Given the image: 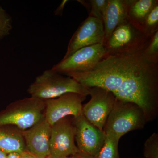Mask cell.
I'll return each instance as SVG.
<instances>
[{"mask_svg":"<svg viewBox=\"0 0 158 158\" xmlns=\"http://www.w3.org/2000/svg\"><path fill=\"white\" fill-rule=\"evenodd\" d=\"M158 70V63L146 60L142 50L130 55L106 56L91 70L77 73L75 78L85 88H102L125 101L141 78Z\"/></svg>","mask_w":158,"mask_h":158,"instance_id":"obj_1","label":"cell"},{"mask_svg":"<svg viewBox=\"0 0 158 158\" xmlns=\"http://www.w3.org/2000/svg\"><path fill=\"white\" fill-rule=\"evenodd\" d=\"M66 76V75H65ZM27 92L31 97L42 100L57 98L68 93H75L87 96L88 88L67 76L52 69L44 71L29 86Z\"/></svg>","mask_w":158,"mask_h":158,"instance_id":"obj_2","label":"cell"},{"mask_svg":"<svg viewBox=\"0 0 158 158\" xmlns=\"http://www.w3.org/2000/svg\"><path fill=\"white\" fill-rule=\"evenodd\" d=\"M45 101L33 97L15 101L0 112V126L28 129L45 117Z\"/></svg>","mask_w":158,"mask_h":158,"instance_id":"obj_3","label":"cell"},{"mask_svg":"<svg viewBox=\"0 0 158 158\" xmlns=\"http://www.w3.org/2000/svg\"><path fill=\"white\" fill-rule=\"evenodd\" d=\"M147 122L144 113L138 106L116 98L106 122L103 131L106 135L119 140L131 131L143 128Z\"/></svg>","mask_w":158,"mask_h":158,"instance_id":"obj_4","label":"cell"},{"mask_svg":"<svg viewBox=\"0 0 158 158\" xmlns=\"http://www.w3.org/2000/svg\"><path fill=\"white\" fill-rule=\"evenodd\" d=\"M150 38L127 18L116 27L103 45L106 56L130 55L143 50Z\"/></svg>","mask_w":158,"mask_h":158,"instance_id":"obj_5","label":"cell"},{"mask_svg":"<svg viewBox=\"0 0 158 158\" xmlns=\"http://www.w3.org/2000/svg\"><path fill=\"white\" fill-rule=\"evenodd\" d=\"M106 56V52L103 44L86 47L62 59L51 69L65 75L87 72L93 69Z\"/></svg>","mask_w":158,"mask_h":158,"instance_id":"obj_6","label":"cell"},{"mask_svg":"<svg viewBox=\"0 0 158 158\" xmlns=\"http://www.w3.org/2000/svg\"><path fill=\"white\" fill-rule=\"evenodd\" d=\"M75 135V127L71 116L62 118L52 125L50 141L51 156L64 158L78 154Z\"/></svg>","mask_w":158,"mask_h":158,"instance_id":"obj_7","label":"cell"},{"mask_svg":"<svg viewBox=\"0 0 158 158\" xmlns=\"http://www.w3.org/2000/svg\"><path fill=\"white\" fill-rule=\"evenodd\" d=\"M90 100L83 105L82 114L91 124L103 131L106 122L113 110L116 98L112 92L102 88H88Z\"/></svg>","mask_w":158,"mask_h":158,"instance_id":"obj_8","label":"cell"},{"mask_svg":"<svg viewBox=\"0 0 158 158\" xmlns=\"http://www.w3.org/2000/svg\"><path fill=\"white\" fill-rule=\"evenodd\" d=\"M104 37L102 21L89 15L80 24L71 38L63 59L67 58L83 48L97 44H103Z\"/></svg>","mask_w":158,"mask_h":158,"instance_id":"obj_9","label":"cell"},{"mask_svg":"<svg viewBox=\"0 0 158 158\" xmlns=\"http://www.w3.org/2000/svg\"><path fill=\"white\" fill-rule=\"evenodd\" d=\"M73 118L79 153L95 157L104 143L106 138L104 132L91 124L83 114Z\"/></svg>","mask_w":158,"mask_h":158,"instance_id":"obj_10","label":"cell"},{"mask_svg":"<svg viewBox=\"0 0 158 158\" xmlns=\"http://www.w3.org/2000/svg\"><path fill=\"white\" fill-rule=\"evenodd\" d=\"M86 97L79 94L68 93L57 98L44 101L46 119L52 126L65 117L82 115V103Z\"/></svg>","mask_w":158,"mask_h":158,"instance_id":"obj_11","label":"cell"},{"mask_svg":"<svg viewBox=\"0 0 158 158\" xmlns=\"http://www.w3.org/2000/svg\"><path fill=\"white\" fill-rule=\"evenodd\" d=\"M51 126L44 117L34 126L22 131L26 150L39 158L50 156Z\"/></svg>","mask_w":158,"mask_h":158,"instance_id":"obj_12","label":"cell"},{"mask_svg":"<svg viewBox=\"0 0 158 158\" xmlns=\"http://www.w3.org/2000/svg\"><path fill=\"white\" fill-rule=\"evenodd\" d=\"M130 3V0H109L102 19L105 33L103 44L116 27L127 18Z\"/></svg>","mask_w":158,"mask_h":158,"instance_id":"obj_13","label":"cell"},{"mask_svg":"<svg viewBox=\"0 0 158 158\" xmlns=\"http://www.w3.org/2000/svg\"><path fill=\"white\" fill-rule=\"evenodd\" d=\"M0 149L7 154L26 150L22 131L10 126H0Z\"/></svg>","mask_w":158,"mask_h":158,"instance_id":"obj_14","label":"cell"},{"mask_svg":"<svg viewBox=\"0 0 158 158\" xmlns=\"http://www.w3.org/2000/svg\"><path fill=\"white\" fill-rule=\"evenodd\" d=\"M158 3V0H130L128 19L142 31V26L144 20Z\"/></svg>","mask_w":158,"mask_h":158,"instance_id":"obj_15","label":"cell"},{"mask_svg":"<svg viewBox=\"0 0 158 158\" xmlns=\"http://www.w3.org/2000/svg\"><path fill=\"white\" fill-rule=\"evenodd\" d=\"M119 139L111 136L106 135L102 147L95 158H119L118 152Z\"/></svg>","mask_w":158,"mask_h":158,"instance_id":"obj_16","label":"cell"},{"mask_svg":"<svg viewBox=\"0 0 158 158\" xmlns=\"http://www.w3.org/2000/svg\"><path fill=\"white\" fill-rule=\"evenodd\" d=\"M85 8L90 10L89 15L102 21L109 0H90L79 1Z\"/></svg>","mask_w":158,"mask_h":158,"instance_id":"obj_17","label":"cell"},{"mask_svg":"<svg viewBox=\"0 0 158 158\" xmlns=\"http://www.w3.org/2000/svg\"><path fill=\"white\" fill-rule=\"evenodd\" d=\"M142 31L149 38L158 31V3L144 20L142 26Z\"/></svg>","mask_w":158,"mask_h":158,"instance_id":"obj_18","label":"cell"},{"mask_svg":"<svg viewBox=\"0 0 158 158\" xmlns=\"http://www.w3.org/2000/svg\"><path fill=\"white\" fill-rule=\"evenodd\" d=\"M142 53L144 58L149 62L158 63V31L150 37L142 50Z\"/></svg>","mask_w":158,"mask_h":158,"instance_id":"obj_19","label":"cell"},{"mask_svg":"<svg viewBox=\"0 0 158 158\" xmlns=\"http://www.w3.org/2000/svg\"><path fill=\"white\" fill-rule=\"evenodd\" d=\"M144 154L146 158H158V135L152 134L145 141Z\"/></svg>","mask_w":158,"mask_h":158,"instance_id":"obj_20","label":"cell"},{"mask_svg":"<svg viewBox=\"0 0 158 158\" xmlns=\"http://www.w3.org/2000/svg\"><path fill=\"white\" fill-rule=\"evenodd\" d=\"M12 29L11 16L0 6V40L9 35Z\"/></svg>","mask_w":158,"mask_h":158,"instance_id":"obj_21","label":"cell"},{"mask_svg":"<svg viewBox=\"0 0 158 158\" xmlns=\"http://www.w3.org/2000/svg\"><path fill=\"white\" fill-rule=\"evenodd\" d=\"M68 1L67 0H63L61 2V4L59 5L56 10L55 11V15H62V12L64 10V7L66 3Z\"/></svg>","mask_w":158,"mask_h":158,"instance_id":"obj_22","label":"cell"},{"mask_svg":"<svg viewBox=\"0 0 158 158\" xmlns=\"http://www.w3.org/2000/svg\"><path fill=\"white\" fill-rule=\"evenodd\" d=\"M21 156L22 158H39L27 150L23 152L21 154Z\"/></svg>","mask_w":158,"mask_h":158,"instance_id":"obj_23","label":"cell"},{"mask_svg":"<svg viewBox=\"0 0 158 158\" xmlns=\"http://www.w3.org/2000/svg\"><path fill=\"white\" fill-rule=\"evenodd\" d=\"M7 158H22L21 154L17 152H12L8 154Z\"/></svg>","mask_w":158,"mask_h":158,"instance_id":"obj_24","label":"cell"},{"mask_svg":"<svg viewBox=\"0 0 158 158\" xmlns=\"http://www.w3.org/2000/svg\"><path fill=\"white\" fill-rule=\"evenodd\" d=\"M74 156H75L77 158H95V157L86 155L80 153H79L78 154Z\"/></svg>","mask_w":158,"mask_h":158,"instance_id":"obj_25","label":"cell"},{"mask_svg":"<svg viewBox=\"0 0 158 158\" xmlns=\"http://www.w3.org/2000/svg\"><path fill=\"white\" fill-rule=\"evenodd\" d=\"M7 153L0 149V158H7Z\"/></svg>","mask_w":158,"mask_h":158,"instance_id":"obj_26","label":"cell"},{"mask_svg":"<svg viewBox=\"0 0 158 158\" xmlns=\"http://www.w3.org/2000/svg\"><path fill=\"white\" fill-rule=\"evenodd\" d=\"M64 158H77L75 156H70L67 157H65Z\"/></svg>","mask_w":158,"mask_h":158,"instance_id":"obj_27","label":"cell"},{"mask_svg":"<svg viewBox=\"0 0 158 158\" xmlns=\"http://www.w3.org/2000/svg\"><path fill=\"white\" fill-rule=\"evenodd\" d=\"M46 158H53L52 157V156H49L47 157Z\"/></svg>","mask_w":158,"mask_h":158,"instance_id":"obj_28","label":"cell"}]
</instances>
